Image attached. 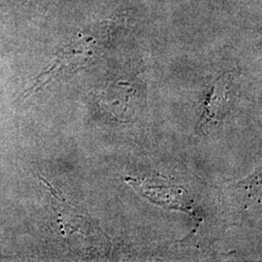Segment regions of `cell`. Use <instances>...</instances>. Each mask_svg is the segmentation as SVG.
I'll return each mask as SVG.
<instances>
[{"instance_id": "obj_1", "label": "cell", "mask_w": 262, "mask_h": 262, "mask_svg": "<svg viewBox=\"0 0 262 262\" xmlns=\"http://www.w3.org/2000/svg\"><path fill=\"white\" fill-rule=\"evenodd\" d=\"M120 25L121 23L118 20L109 19L80 32L60 50L53 64L38 77L28 94L37 92L49 82L94 61L103 52L105 46L111 42Z\"/></svg>"}, {"instance_id": "obj_2", "label": "cell", "mask_w": 262, "mask_h": 262, "mask_svg": "<svg viewBox=\"0 0 262 262\" xmlns=\"http://www.w3.org/2000/svg\"><path fill=\"white\" fill-rule=\"evenodd\" d=\"M53 0H19V4L21 6L27 7H39V8H46L48 5Z\"/></svg>"}]
</instances>
